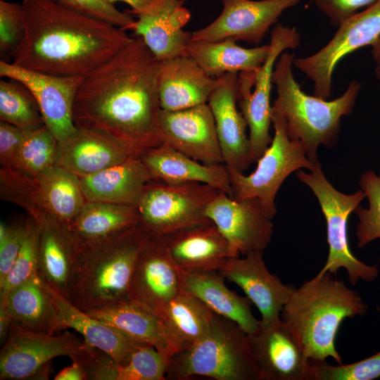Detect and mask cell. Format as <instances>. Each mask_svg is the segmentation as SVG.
Listing matches in <instances>:
<instances>
[{"mask_svg": "<svg viewBox=\"0 0 380 380\" xmlns=\"http://www.w3.org/2000/svg\"><path fill=\"white\" fill-rule=\"evenodd\" d=\"M160 61L137 37L84 76L72 110L75 125L103 132L140 156L160 146Z\"/></svg>", "mask_w": 380, "mask_h": 380, "instance_id": "cell-1", "label": "cell"}, {"mask_svg": "<svg viewBox=\"0 0 380 380\" xmlns=\"http://www.w3.org/2000/svg\"><path fill=\"white\" fill-rule=\"evenodd\" d=\"M25 36L13 63L59 76H85L133 38L124 30L49 0H23Z\"/></svg>", "mask_w": 380, "mask_h": 380, "instance_id": "cell-2", "label": "cell"}, {"mask_svg": "<svg viewBox=\"0 0 380 380\" xmlns=\"http://www.w3.org/2000/svg\"><path fill=\"white\" fill-rule=\"evenodd\" d=\"M325 272L318 273L295 288L281 312V320L311 361L342 358L335 346L341 324L346 318L363 316L367 305L360 294Z\"/></svg>", "mask_w": 380, "mask_h": 380, "instance_id": "cell-3", "label": "cell"}, {"mask_svg": "<svg viewBox=\"0 0 380 380\" xmlns=\"http://www.w3.org/2000/svg\"><path fill=\"white\" fill-rule=\"evenodd\" d=\"M294 58L284 51L275 63L272 82L277 96L272 113L284 118L289 137L301 141L308 158L318 163V146L330 148L337 144L341 118L353 112L361 84L352 80L341 96L331 101L308 95L295 80Z\"/></svg>", "mask_w": 380, "mask_h": 380, "instance_id": "cell-4", "label": "cell"}, {"mask_svg": "<svg viewBox=\"0 0 380 380\" xmlns=\"http://www.w3.org/2000/svg\"><path fill=\"white\" fill-rule=\"evenodd\" d=\"M149 232L139 224L108 238L77 244L68 300L82 310L130 298V281L140 248Z\"/></svg>", "mask_w": 380, "mask_h": 380, "instance_id": "cell-5", "label": "cell"}, {"mask_svg": "<svg viewBox=\"0 0 380 380\" xmlns=\"http://www.w3.org/2000/svg\"><path fill=\"white\" fill-rule=\"evenodd\" d=\"M195 376L216 380H260L248 335L234 322L215 314L206 333L171 358L167 379Z\"/></svg>", "mask_w": 380, "mask_h": 380, "instance_id": "cell-6", "label": "cell"}, {"mask_svg": "<svg viewBox=\"0 0 380 380\" xmlns=\"http://www.w3.org/2000/svg\"><path fill=\"white\" fill-rule=\"evenodd\" d=\"M296 175L317 197L326 220L329 254L319 273L336 275L344 268L353 286L360 280L374 281L379 276L377 265H369L357 259L350 251L348 237L349 216L364 199L365 193L361 189L352 194L338 191L326 178L320 163L310 173L298 170Z\"/></svg>", "mask_w": 380, "mask_h": 380, "instance_id": "cell-7", "label": "cell"}, {"mask_svg": "<svg viewBox=\"0 0 380 380\" xmlns=\"http://www.w3.org/2000/svg\"><path fill=\"white\" fill-rule=\"evenodd\" d=\"M274 130L269 147L258 160L254 172L248 175L227 167L230 176L232 197L236 199L257 198L267 215L273 219L277 213L275 198L279 187L293 172L302 167L312 170L319 164L307 157L301 141L291 139L285 120L272 113Z\"/></svg>", "mask_w": 380, "mask_h": 380, "instance_id": "cell-8", "label": "cell"}, {"mask_svg": "<svg viewBox=\"0 0 380 380\" xmlns=\"http://www.w3.org/2000/svg\"><path fill=\"white\" fill-rule=\"evenodd\" d=\"M220 192L202 183L171 184L153 179L136 206L140 222L149 232L163 236L212 222L206 210Z\"/></svg>", "mask_w": 380, "mask_h": 380, "instance_id": "cell-9", "label": "cell"}, {"mask_svg": "<svg viewBox=\"0 0 380 380\" xmlns=\"http://www.w3.org/2000/svg\"><path fill=\"white\" fill-rule=\"evenodd\" d=\"M300 37L295 27L277 25L271 32L267 58L255 71L239 73V106L249 129L250 161L257 162L272 141L270 103L272 75L279 56L289 49L297 48Z\"/></svg>", "mask_w": 380, "mask_h": 380, "instance_id": "cell-10", "label": "cell"}, {"mask_svg": "<svg viewBox=\"0 0 380 380\" xmlns=\"http://www.w3.org/2000/svg\"><path fill=\"white\" fill-rule=\"evenodd\" d=\"M87 344L69 331L49 334L11 323L0 352V379H47L52 359L70 357Z\"/></svg>", "mask_w": 380, "mask_h": 380, "instance_id": "cell-11", "label": "cell"}, {"mask_svg": "<svg viewBox=\"0 0 380 380\" xmlns=\"http://www.w3.org/2000/svg\"><path fill=\"white\" fill-rule=\"evenodd\" d=\"M380 35V0L357 12L338 27L332 39L315 53L294 58L293 65L313 83V95L328 100L331 96L332 76L339 61Z\"/></svg>", "mask_w": 380, "mask_h": 380, "instance_id": "cell-12", "label": "cell"}, {"mask_svg": "<svg viewBox=\"0 0 380 380\" xmlns=\"http://www.w3.org/2000/svg\"><path fill=\"white\" fill-rule=\"evenodd\" d=\"M0 75L18 81L32 94L46 127L58 143L76 130L72 110L84 76H59L34 71L13 63L0 61Z\"/></svg>", "mask_w": 380, "mask_h": 380, "instance_id": "cell-13", "label": "cell"}, {"mask_svg": "<svg viewBox=\"0 0 380 380\" xmlns=\"http://www.w3.org/2000/svg\"><path fill=\"white\" fill-rule=\"evenodd\" d=\"M206 215L227 240L232 257L264 253L271 241L272 219L257 198L236 199L221 191Z\"/></svg>", "mask_w": 380, "mask_h": 380, "instance_id": "cell-14", "label": "cell"}, {"mask_svg": "<svg viewBox=\"0 0 380 380\" xmlns=\"http://www.w3.org/2000/svg\"><path fill=\"white\" fill-rule=\"evenodd\" d=\"M301 0H222L220 15L192 32L191 40L219 42L232 39L257 44L282 13Z\"/></svg>", "mask_w": 380, "mask_h": 380, "instance_id": "cell-15", "label": "cell"}, {"mask_svg": "<svg viewBox=\"0 0 380 380\" xmlns=\"http://www.w3.org/2000/svg\"><path fill=\"white\" fill-rule=\"evenodd\" d=\"M182 290L180 270L165 236L150 233L139 252L130 281V298L156 314Z\"/></svg>", "mask_w": 380, "mask_h": 380, "instance_id": "cell-16", "label": "cell"}, {"mask_svg": "<svg viewBox=\"0 0 380 380\" xmlns=\"http://www.w3.org/2000/svg\"><path fill=\"white\" fill-rule=\"evenodd\" d=\"M218 272L239 286L258 308L262 327H270L281 321V310L295 287L284 284L268 270L263 253L229 258Z\"/></svg>", "mask_w": 380, "mask_h": 380, "instance_id": "cell-17", "label": "cell"}, {"mask_svg": "<svg viewBox=\"0 0 380 380\" xmlns=\"http://www.w3.org/2000/svg\"><path fill=\"white\" fill-rule=\"evenodd\" d=\"M163 143L205 165L223 163L215 120L208 103L178 110H160Z\"/></svg>", "mask_w": 380, "mask_h": 380, "instance_id": "cell-18", "label": "cell"}, {"mask_svg": "<svg viewBox=\"0 0 380 380\" xmlns=\"http://www.w3.org/2000/svg\"><path fill=\"white\" fill-rule=\"evenodd\" d=\"M216 79L208 104L214 117L223 163L243 172L251 163L248 124L237 108L239 73H226Z\"/></svg>", "mask_w": 380, "mask_h": 380, "instance_id": "cell-19", "label": "cell"}, {"mask_svg": "<svg viewBox=\"0 0 380 380\" xmlns=\"http://www.w3.org/2000/svg\"><path fill=\"white\" fill-rule=\"evenodd\" d=\"M38 231L37 272L42 279L68 299L77 255V244L67 227L45 207L27 213Z\"/></svg>", "mask_w": 380, "mask_h": 380, "instance_id": "cell-20", "label": "cell"}, {"mask_svg": "<svg viewBox=\"0 0 380 380\" xmlns=\"http://www.w3.org/2000/svg\"><path fill=\"white\" fill-rule=\"evenodd\" d=\"M248 339L260 380H310L311 361L281 320Z\"/></svg>", "mask_w": 380, "mask_h": 380, "instance_id": "cell-21", "label": "cell"}, {"mask_svg": "<svg viewBox=\"0 0 380 380\" xmlns=\"http://www.w3.org/2000/svg\"><path fill=\"white\" fill-rule=\"evenodd\" d=\"M185 0H153L142 9L131 12L137 16L130 30L141 37L159 60L187 56L186 46L192 33L183 28L191 13Z\"/></svg>", "mask_w": 380, "mask_h": 380, "instance_id": "cell-22", "label": "cell"}, {"mask_svg": "<svg viewBox=\"0 0 380 380\" xmlns=\"http://www.w3.org/2000/svg\"><path fill=\"white\" fill-rule=\"evenodd\" d=\"M76 127L72 134L58 143L56 165L80 178L136 156L126 145L103 132Z\"/></svg>", "mask_w": 380, "mask_h": 380, "instance_id": "cell-23", "label": "cell"}, {"mask_svg": "<svg viewBox=\"0 0 380 380\" xmlns=\"http://www.w3.org/2000/svg\"><path fill=\"white\" fill-rule=\"evenodd\" d=\"M216 81L188 56L161 61L158 80L160 108L178 110L208 103Z\"/></svg>", "mask_w": 380, "mask_h": 380, "instance_id": "cell-24", "label": "cell"}, {"mask_svg": "<svg viewBox=\"0 0 380 380\" xmlns=\"http://www.w3.org/2000/svg\"><path fill=\"white\" fill-rule=\"evenodd\" d=\"M140 158L153 179L171 184H205L232 197L230 176L224 163L203 164L165 143Z\"/></svg>", "mask_w": 380, "mask_h": 380, "instance_id": "cell-25", "label": "cell"}, {"mask_svg": "<svg viewBox=\"0 0 380 380\" xmlns=\"http://www.w3.org/2000/svg\"><path fill=\"white\" fill-rule=\"evenodd\" d=\"M83 311L129 339L152 346L170 358L179 352L158 315L136 300L129 299Z\"/></svg>", "mask_w": 380, "mask_h": 380, "instance_id": "cell-26", "label": "cell"}, {"mask_svg": "<svg viewBox=\"0 0 380 380\" xmlns=\"http://www.w3.org/2000/svg\"><path fill=\"white\" fill-rule=\"evenodd\" d=\"M165 236L173 262L183 272L218 271L232 257L227 240L213 222Z\"/></svg>", "mask_w": 380, "mask_h": 380, "instance_id": "cell-27", "label": "cell"}, {"mask_svg": "<svg viewBox=\"0 0 380 380\" xmlns=\"http://www.w3.org/2000/svg\"><path fill=\"white\" fill-rule=\"evenodd\" d=\"M180 277L183 291L198 298L215 314L236 323L247 335L262 327L252 312L251 301L230 290L218 271L180 270Z\"/></svg>", "mask_w": 380, "mask_h": 380, "instance_id": "cell-28", "label": "cell"}, {"mask_svg": "<svg viewBox=\"0 0 380 380\" xmlns=\"http://www.w3.org/2000/svg\"><path fill=\"white\" fill-rule=\"evenodd\" d=\"M80 179L87 201L133 206L153 179L140 156H136Z\"/></svg>", "mask_w": 380, "mask_h": 380, "instance_id": "cell-29", "label": "cell"}, {"mask_svg": "<svg viewBox=\"0 0 380 380\" xmlns=\"http://www.w3.org/2000/svg\"><path fill=\"white\" fill-rule=\"evenodd\" d=\"M0 317L32 331L53 334L58 331L54 303L47 284L38 274L0 300Z\"/></svg>", "mask_w": 380, "mask_h": 380, "instance_id": "cell-30", "label": "cell"}, {"mask_svg": "<svg viewBox=\"0 0 380 380\" xmlns=\"http://www.w3.org/2000/svg\"><path fill=\"white\" fill-rule=\"evenodd\" d=\"M47 287L56 307L58 331L72 329L80 333L88 344L110 355L119 365L124 366L129 362L141 343L87 315L48 284Z\"/></svg>", "mask_w": 380, "mask_h": 380, "instance_id": "cell-31", "label": "cell"}, {"mask_svg": "<svg viewBox=\"0 0 380 380\" xmlns=\"http://www.w3.org/2000/svg\"><path fill=\"white\" fill-rule=\"evenodd\" d=\"M269 50V44L244 48L232 39L219 42L191 40L186 46V54L208 75L217 78L226 73L257 70L267 58Z\"/></svg>", "mask_w": 380, "mask_h": 380, "instance_id": "cell-32", "label": "cell"}, {"mask_svg": "<svg viewBox=\"0 0 380 380\" xmlns=\"http://www.w3.org/2000/svg\"><path fill=\"white\" fill-rule=\"evenodd\" d=\"M140 222L136 206L89 201L67 227L76 244L108 238Z\"/></svg>", "mask_w": 380, "mask_h": 380, "instance_id": "cell-33", "label": "cell"}, {"mask_svg": "<svg viewBox=\"0 0 380 380\" xmlns=\"http://www.w3.org/2000/svg\"><path fill=\"white\" fill-rule=\"evenodd\" d=\"M214 315L201 300L183 291L158 313L179 352L189 348L206 333Z\"/></svg>", "mask_w": 380, "mask_h": 380, "instance_id": "cell-34", "label": "cell"}, {"mask_svg": "<svg viewBox=\"0 0 380 380\" xmlns=\"http://www.w3.org/2000/svg\"><path fill=\"white\" fill-rule=\"evenodd\" d=\"M33 178L47 210L68 227L87 202L80 177L55 165Z\"/></svg>", "mask_w": 380, "mask_h": 380, "instance_id": "cell-35", "label": "cell"}, {"mask_svg": "<svg viewBox=\"0 0 380 380\" xmlns=\"http://www.w3.org/2000/svg\"><path fill=\"white\" fill-rule=\"evenodd\" d=\"M0 120L25 132L44 125L32 94L23 84L11 79L0 81Z\"/></svg>", "mask_w": 380, "mask_h": 380, "instance_id": "cell-36", "label": "cell"}, {"mask_svg": "<svg viewBox=\"0 0 380 380\" xmlns=\"http://www.w3.org/2000/svg\"><path fill=\"white\" fill-rule=\"evenodd\" d=\"M58 142L45 125L25 132L13 167L35 177L56 165Z\"/></svg>", "mask_w": 380, "mask_h": 380, "instance_id": "cell-37", "label": "cell"}, {"mask_svg": "<svg viewBox=\"0 0 380 380\" xmlns=\"http://www.w3.org/2000/svg\"><path fill=\"white\" fill-rule=\"evenodd\" d=\"M359 185L369 202L367 208L359 205L355 210L359 219L357 246L362 248L380 238V177L372 170H367L361 174Z\"/></svg>", "mask_w": 380, "mask_h": 380, "instance_id": "cell-38", "label": "cell"}, {"mask_svg": "<svg viewBox=\"0 0 380 380\" xmlns=\"http://www.w3.org/2000/svg\"><path fill=\"white\" fill-rule=\"evenodd\" d=\"M38 231L29 215L20 250L4 281L0 284V300H4L15 287L38 274Z\"/></svg>", "mask_w": 380, "mask_h": 380, "instance_id": "cell-39", "label": "cell"}, {"mask_svg": "<svg viewBox=\"0 0 380 380\" xmlns=\"http://www.w3.org/2000/svg\"><path fill=\"white\" fill-rule=\"evenodd\" d=\"M170 357L155 347L140 344L129 362L120 366L118 380H165Z\"/></svg>", "mask_w": 380, "mask_h": 380, "instance_id": "cell-40", "label": "cell"}, {"mask_svg": "<svg viewBox=\"0 0 380 380\" xmlns=\"http://www.w3.org/2000/svg\"><path fill=\"white\" fill-rule=\"evenodd\" d=\"M379 377L380 351L347 365H331L326 360L311 361L310 380H372Z\"/></svg>", "mask_w": 380, "mask_h": 380, "instance_id": "cell-41", "label": "cell"}, {"mask_svg": "<svg viewBox=\"0 0 380 380\" xmlns=\"http://www.w3.org/2000/svg\"><path fill=\"white\" fill-rule=\"evenodd\" d=\"M25 36L21 4L0 0V52L1 61L13 56Z\"/></svg>", "mask_w": 380, "mask_h": 380, "instance_id": "cell-42", "label": "cell"}, {"mask_svg": "<svg viewBox=\"0 0 380 380\" xmlns=\"http://www.w3.org/2000/svg\"><path fill=\"white\" fill-rule=\"evenodd\" d=\"M66 9L95 18L122 30L130 29L135 20L103 0H49Z\"/></svg>", "mask_w": 380, "mask_h": 380, "instance_id": "cell-43", "label": "cell"}, {"mask_svg": "<svg viewBox=\"0 0 380 380\" xmlns=\"http://www.w3.org/2000/svg\"><path fill=\"white\" fill-rule=\"evenodd\" d=\"M70 357L80 365L87 379L118 380L120 365L110 355L88 343Z\"/></svg>", "mask_w": 380, "mask_h": 380, "instance_id": "cell-44", "label": "cell"}, {"mask_svg": "<svg viewBox=\"0 0 380 380\" xmlns=\"http://www.w3.org/2000/svg\"><path fill=\"white\" fill-rule=\"evenodd\" d=\"M26 228V217L8 226L0 224V284L5 279L20 250Z\"/></svg>", "mask_w": 380, "mask_h": 380, "instance_id": "cell-45", "label": "cell"}, {"mask_svg": "<svg viewBox=\"0 0 380 380\" xmlns=\"http://www.w3.org/2000/svg\"><path fill=\"white\" fill-rule=\"evenodd\" d=\"M317 8L329 19L334 27H338L363 7L378 0H313Z\"/></svg>", "mask_w": 380, "mask_h": 380, "instance_id": "cell-46", "label": "cell"}, {"mask_svg": "<svg viewBox=\"0 0 380 380\" xmlns=\"http://www.w3.org/2000/svg\"><path fill=\"white\" fill-rule=\"evenodd\" d=\"M25 132L18 127L0 122L1 167H12L23 139Z\"/></svg>", "mask_w": 380, "mask_h": 380, "instance_id": "cell-47", "label": "cell"}, {"mask_svg": "<svg viewBox=\"0 0 380 380\" xmlns=\"http://www.w3.org/2000/svg\"><path fill=\"white\" fill-rule=\"evenodd\" d=\"M68 367H64L54 376L55 380H86L87 376L80 365L75 360Z\"/></svg>", "mask_w": 380, "mask_h": 380, "instance_id": "cell-48", "label": "cell"}, {"mask_svg": "<svg viewBox=\"0 0 380 380\" xmlns=\"http://www.w3.org/2000/svg\"><path fill=\"white\" fill-rule=\"evenodd\" d=\"M372 47L371 53L375 63L374 72L376 77L380 82V35L370 45Z\"/></svg>", "mask_w": 380, "mask_h": 380, "instance_id": "cell-49", "label": "cell"}, {"mask_svg": "<svg viewBox=\"0 0 380 380\" xmlns=\"http://www.w3.org/2000/svg\"><path fill=\"white\" fill-rule=\"evenodd\" d=\"M108 3L113 4L115 2L121 1L128 4L131 8V12H134L142 9L149 4L153 0H103Z\"/></svg>", "mask_w": 380, "mask_h": 380, "instance_id": "cell-50", "label": "cell"}, {"mask_svg": "<svg viewBox=\"0 0 380 380\" xmlns=\"http://www.w3.org/2000/svg\"><path fill=\"white\" fill-rule=\"evenodd\" d=\"M379 176L380 177V171H379Z\"/></svg>", "mask_w": 380, "mask_h": 380, "instance_id": "cell-51", "label": "cell"}]
</instances>
